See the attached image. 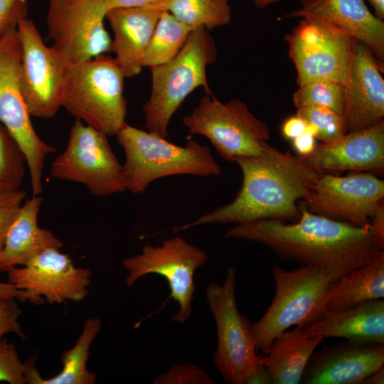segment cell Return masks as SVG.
Segmentation results:
<instances>
[{"label": "cell", "instance_id": "1", "mask_svg": "<svg viewBox=\"0 0 384 384\" xmlns=\"http://www.w3.org/2000/svg\"><path fill=\"white\" fill-rule=\"evenodd\" d=\"M298 206L301 215L295 222L264 219L236 224L225 238L258 242L281 260L324 268L332 283L370 263L383 251L375 243L370 223L355 226Z\"/></svg>", "mask_w": 384, "mask_h": 384}, {"label": "cell", "instance_id": "2", "mask_svg": "<svg viewBox=\"0 0 384 384\" xmlns=\"http://www.w3.org/2000/svg\"><path fill=\"white\" fill-rule=\"evenodd\" d=\"M242 173V183L234 200L174 231L207 223L241 224L271 219L295 222L301 213L297 205L322 171L302 156L282 152L268 142L257 155L235 159Z\"/></svg>", "mask_w": 384, "mask_h": 384}, {"label": "cell", "instance_id": "3", "mask_svg": "<svg viewBox=\"0 0 384 384\" xmlns=\"http://www.w3.org/2000/svg\"><path fill=\"white\" fill-rule=\"evenodd\" d=\"M125 153L122 165L127 190L144 193L155 180L169 176H218L220 167L208 146L186 137L183 146L127 123L115 135Z\"/></svg>", "mask_w": 384, "mask_h": 384}, {"label": "cell", "instance_id": "4", "mask_svg": "<svg viewBox=\"0 0 384 384\" xmlns=\"http://www.w3.org/2000/svg\"><path fill=\"white\" fill-rule=\"evenodd\" d=\"M217 52L210 31L197 28L172 60L150 68L151 93L143 108L149 132L166 139L171 117L191 92L201 87L206 93H213L206 70L215 61Z\"/></svg>", "mask_w": 384, "mask_h": 384}, {"label": "cell", "instance_id": "5", "mask_svg": "<svg viewBox=\"0 0 384 384\" xmlns=\"http://www.w3.org/2000/svg\"><path fill=\"white\" fill-rule=\"evenodd\" d=\"M125 78L114 58L105 53L72 63L62 107L107 137L115 136L126 123Z\"/></svg>", "mask_w": 384, "mask_h": 384}, {"label": "cell", "instance_id": "6", "mask_svg": "<svg viewBox=\"0 0 384 384\" xmlns=\"http://www.w3.org/2000/svg\"><path fill=\"white\" fill-rule=\"evenodd\" d=\"M274 297L265 314L250 325L256 350L267 354L274 339L293 326H303L326 311V298L332 277L322 267L300 265L287 271L274 265Z\"/></svg>", "mask_w": 384, "mask_h": 384}, {"label": "cell", "instance_id": "7", "mask_svg": "<svg viewBox=\"0 0 384 384\" xmlns=\"http://www.w3.org/2000/svg\"><path fill=\"white\" fill-rule=\"evenodd\" d=\"M191 135L206 137L225 160L259 154L270 139L267 124L239 99L220 101L206 93L191 113L183 118Z\"/></svg>", "mask_w": 384, "mask_h": 384}, {"label": "cell", "instance_id": "8", "mask_svg": "<svg viewBox=\"0 0 384 384\" xmlns=\"http://www.w3.org/2000/svg\"><path fill=\"white\" fill-rule=\"evenodd\" d=\"M235 287L236 271L230 267L222 285L210 283L206 289L218 338L213 363L225 382L247 384L262 363L256 353L250 324L238 309Z\"/></svg>", "mask_w": 384, "mask_h": 384}, {"label": "cell", "instance_id": "9", "mask_svg": "<svg viewBox=\"0 0 384 384\" xmlns=\"http://www.w3.org/2000/svg\"><path fill=\"white\" fill-rule=\"evenodd\" d=\"M17 27V26H16ZM16 27L0 37V122L18 143L26 160L33 195L43 191L45 159L55 151L31 123L21 87V46Z\"/></svg>", "mask_w": 384, "mask_h": 384}, {"label": "cell", "instance_id": "10", "mask_svg": "<svg viewBox=\"0 0 384 384\" xmlns=\"http://www.w3.org/2000/svg\"><path fill=\"white\" fill-rule=\"evenodd\" d=\"M21 46V87L31 117H53L62 107L72 62L53 45L47 46L34 22L24 18L17 25Z\"/></svg>", "mask_w": 384, "mask_h": 384}, {"label": "cell", "instance_id": "11", "mask_svg": "<svg viewBox=\"0 0 384 384\" xmlns=\"http://www.w3.org/2000/svg\"><path fill=\"white\" fill-rule=\"evenodd\" d=\"M50 174L62 181L82 183L97 197L127 190L122 165L107 136L77 119L65 151L51 164Z\"/></svg>", "mask_w": 384, "mask_h": 384}, {"label": "cell", "instance_id": "12", "mask_svg": "<svg viewBox=\"0 0 384 384\" xmlns=\"http://www.w3.org/2000/svg\"><path fill=\"white\" fill-rule=\"evenodd\" d=\"M207 260L204 250L181 237H174L159 245H145L140 254L124 260L122 264L127 271L128 287L146 274H156L164 277L170 289L169 299L178 304V311L171 321L182 324L192 314L195 272Z\"/></svg>", "mask_w": 384, "mask_h": 384}, {"label": "cell", "instance_id": "13", "mask_svg": "<svg viewBox=\"0 0 384 384\" xmlns=\"http://www.w3.org/2000/svg\"><path fill=\"white\" fill-rule=\"evenodd\" d=\"M284 39L298 86L316 81L344 83L353 38L314 19L301 18Z\"/></svg>", "mask_w": 384, "mask_h": 384}, {"label": "cell", "instance_id": "14", "mask_svg": "<svg viewBox=\"0 0 384 384\" xmlns=\"http://www.w3.org/2000/svg\"><path fill=\"white\" fill-rule=\"evenodd\" d=\"M107 11L103 0H48V38L72 63L110 52L112 39L104 24Z\"/></svg>", "mask_w": 384, "mask_h": 384}, {"label": "cell", "instance_id": "15", "mask_svg": "<svg viewBox=\"0 0 384 384\" xmlns=\"http://www.w3.org/2000/svg\"><path fill=\"white\" fill-rule=\"evenodd\" d=\"M384 181L368 173L346 176L323 172L302 198L311 213L363 226L383 202Z\"/></svg>", "mask_w": 384, "mask_h": 384}, {"label": "cell", "instance_id": "16", "mask_svg": "<svg viewBox=\"0 0 384 384\" xmlns=\"http://www.w3.org/2000/svg\"><path fill=\"white\" fill-rule=\"evenodd\" d=\"M9 282L23 291L22 301L40 304L80 302L88 294L91 272L74 266L59 248H48L22 267L6 270Z\"/></svg>", "mask_w": 384, "mask_h": 384}, {"label": "cell", "instance_id": "17", "mask_svg": "<svg viewBox=\"0 0 384 384\" xmlns=\"http://www.w3.org/2000/svg\"><path fill=\"white\" fill-rule=\"evenodd\" d=\"M384 64L371 50L353 38L352 57L343 83L344 117L348 132L384 120Z\"/></svg>", "mask_w": 384, "mask_h": 384}, {"label": "cell", "instance_id": "18", "mask_svg": "<svg viewBox=\"0 0 384 384\" xmlns=\"http://www.w3.org/2000/svg\"><path fill=\"white\" fill-rule=\"evenodd\" d=\"M384 366V344L348 340L313 352L302 376L304 384H363Z\"/></svg>", "mask_w": 384, "mask_h": 384}, {"label": "cell", "instance_id": "19", "mask_svg": "<svg viewBox=\"0 0 384 384\" xmlns=\"http://www.w3.org/2000/svg\"><path fill=\"white\" fill-rule=\"evenodd\" d=\"M283 17L321 22L365 44L384 64V22L370 11L364 0H299V7Z\"/></svg>", "mask_w": 384, "mask_h": 384}, {"label": "cell", "instance_id": "20", "mask_svg": "<svg viewBox=\"0 0 384 384\" xmlns=\"http://www.w3.org/2000/svg\"><path fill=\"white\" fill-rule=\"evenodd\" d=\"M323 172L352 171L375 176L384 174V120L356 131L348 132L331 143L316 144L309 156H302Z\"/></svg>", "mask_w": 384, "mask_h": 384}, {"label": "cell", "instance_id": "21", "mask_svg": "<svg viewBox=\"0 0 384 384\" xmlns=\"http://www.w3.org/2000/svg\"><path fill=\"white\" fill-rule=\"evenodd\" d=\"M165 11L158 6L116 9L107 11L106 18L113 32L110 52L126 78L142 70V60L155 26Z\"/></svg>", "mask_w": 384, "mask_h": 384}, {"label": "cell", "instance_id": "22", "mask_svg": "<svg viewBox=\"0 0 384 384\" xmlns=\"http://www.w3.org/2000/svg\"><path fill=\"white\" fill-rule=\"evenodd\" d=\"M302 327L323 338L384 344L383 299L367 301L343 311H326L318 320Z\"/></svg>", "mask_w": 384, "mask_h": 384}, {"label": "cell", "instance_id": "23", "mask_svg": "<svg viewBox=\"0 0 384 384\" xmlns=\"http://www.w3.org/2000/svg\"><path fill=\"white\" fill-rule=\"evenodd\" d=\"M42 198L36 195L23 202L11 225L1 250L0 271L11 267L25 265L43 250L60 249L63 243L49 230L38 225V215Z\"/></svg>", "mask_w": 384, "mask_h": 384}, {"label": "cell", "instance_id": "24", "mask_svg": "<svg viewBox=\"0 0 384 384\" xmlns=\"http://www.w3.org/2000/svg\"><path fill=\"white\" fill-rule=\"evenodd\" d=\"M324 338L296 326L278 335L261 363L270 372L274 384H297L304 368Z\"/></svg>", "mask_w": 384, "mask_h": 384}, {"label": "cell", "instance_id": "25", "mask_svg": "<svg viewBox=\"0 0 384 384\" xmlns=\"http://www.w3.org/2000/svg\"><path fill=\"white\" fill-rule=\"evenodd\" d=\"M384 297V252L365 266L347 273L329 286L326 309L339 311Z\"/></svg>", "mask_w": 384, "mask_h": 384}, {"label": "cell", "instance_id": "26", "mask_svg": "<svg viewBox=\"0 0 384 384\" xmlns=\"http://www.w3.org/2000/svg\"><path fill=\"white\" fill-rule=\"evenodd\" d=\"M101 328L98 318H88L84 323L82 333L73 347L63 353L62 370L56 375L43 378L34 367L32 359L26 361V383L30 384H93L96 375L87 369L91 343Z\"/></svg>", "mask_w": 384, "mask_h": 384}, {"label": "cell", "instance_id": "27", "mask_svg": "<svg viewBox=\"0 0 384 384\" xmlns=\"http://www.w3.org/2000/svg\"><path fill=\"white\" fill-rule=\"evenodd\" d=\"M161 8L192 30L210 31L230 23V0H162Z\"/></svg>", "mask_w": 384, "mask_h": 384}, {"label": "cell", "instance_id": "28", "mask_svg": "<svg viewBox=\"0 0 384 384\" xmlns=\"http://www.w3.org/2000/svg\"><path fill=\"white\" fill-rule=\"evenodd\" d=\"M192 29L167 11L160 16L144 53L142 67L159 65L172 60L185 44Z\"/></svg>", "mask_w": 384, "mask_h": 384}, {"label": "cell", "instance_id": "29", "mask_svg": "<svg viewBox=\"0 0 384 384\" xmlns=\"http://www.w3.org/2000/svg\"><path fill=\"white\" fill-rule=\"evenodd\" d=\"M26 166L22 150L0 122V190L20 189Z\"/></svg>", "mask_w": 384, "mask_h": 384}, {"label": "cell", "instance_id": "30", "mask_svg": "<svg viewBox=\"0 0 384 384\" xmlns=\"http://www.w3.org/2000/svg\"><path fill=\"white\" fill-rule=\"evenodd\" d=\"M292 99L297 109L307 106H321L341 114H344V87L341 83L333 81L306 83L299 86Z\"/></svg>", "mask_w": 384, "mask_h": 384}, {"label": "cell", "instance_id": "31", "mask_svg": "<svg viewBox=\"0 0 384 384\" xmlns=\"http://www.w3.org/2000/svg\"><path fill=\"white\" fill-rule=\"evenodd\" d=\"M297 115L312 125L321 143L334 142L348 132L345 117L329 108L307 106L297 109Z\"/></svg>", "mask_w": 384, "mask_h": 384}, {"label": "cell", "instance_id": "32", "mask_svg": "<svg viewBox=\"0 0 384 384\" xmlns=\"http://www.w3.org/2000/svg\"><path fill=\"white\" fill-rule=\"evenodd\" d=\"M26 362H21L15 346L4 338L0 341V382L26 383Z\"/></svg>", "mask_w": 384, "mask_h": 384}, {"label": "cell", "instance_id": "33", "mask_svg": "<svg viewBox=\"0 0 384 384\" xmlns=\"http://www.w3.org/2000/svg\"><path fill=\"white\" fill-rule=\"evenodd\" d=\"M154 384H214L210 375L191 363L176 364L154 378Z\"/></svg>", "mask_w": 384, "mask_h": 384}, {"label": "cell", "instance_id": "34", "mask_svg": "<svg viewBox=\"0 0 384 384\" xmlns=\"http://www.w3.org/2000/svg\"><path fill=\"white\" fill-rule=\"evenodd\" d=\"M26 193L23 190H0V250L6 233L18 215Z\"/></svg>", "mask_w": 384, "mask_h": 384}, {"label": "cell", "instance_id": "35", "mask_svg": "<svg viewBox=\"0 0 384 384\" xmlns=\"http://www.w3.org/2000/svg\"><path fill=\"white\" fill-rule=\"evenodd\" d=\"M22 311L14 299L0 298V341L9 333L17 334L25 338L18 321Z\"/></svg>", "mask_w": 384, "mask_h": 384}, {"label": "cell", "instance_id": "36", "mask_svg": "<svg viewBox=\"0 0 384 384\" xmlns=\"http://www.w3.org/2000/svg\"><path fill=\"white\" fill-rule=\"evenodd\" d=\"M28 15V0H0V37Z\"/></svg>", "mask_w": 384, "mask_h": 384}, {"label": "cell", "instance_id": "37", "mask_svg": "<svg viewBox=\"0 0 384 384\" xmlns=\"http://www.w3.org/2000/svg\"><path fill=\"white\" fill-rule=\"evenodd\" d=\"M316 132L315 128L307 123L306 131L292 141L293 147L297 155L306 156L310 155L315 149Z\"/></svg>", "mask_w": 384, "mask_h": 384}, {"label": "cell", "instance_id": "38", "mask_svg": "<svg viewBox=\"0 0 384 384\" xmlns=\"http://www.w3.org/2000/svg\"><path fill=\"white\" fill-rule=\"evenodd\" d=\"M373 237L377 246L384 249V203L382 202L370 219Z\"/></svg>", "mask_w": 384, "mask_h": 384}, {"label": "cell", "instance_id": "39", "mask_svg": "<svg viewBox=\"0 0 384 384\" xmlns=\"http://www.w3.org/2000/svg\"><path fill=\"white\" fill-rule=\"evenodd\" d=\"M307 127L306 122L298 115L287 119L282 126L283 136L290 140L303 134Z\"/></svg>", "mask_w": 384, "mask_h": 384}, {"label": "cell", "instance_id": "40", "mask_svg": "<svg viewBox=\"0 0 384 384\" xmlns=\"http://www.w3.org/2000/svg\"><path fill=\"white\" fill-rule=\"evenodd\" d=\"M108 11L144 6L161 7L162 0H103Z\"/></svg>", "mask_w": 384, "mask_h": 384}, {"label": "cell", "instance_id": "41", "mask_svg": "<svg viewBox=\"0 0 384 384\" xmlns=\"http://www.w3.org/2000/svg\"><path fill=\"white\" fill-rule=\"evenodd\" d=\"M272 378L268 370L263 365L252 373L247 381V384H271Z\"/></svg>", "mask_w": 384, "mask_h": 384}, {"label": "cell", "instance_id": "42", "mask_svg": "<svg viewBox=\"0 0 384 384\" xmlns=\"http://www.w3.org/2000/svg\"><path fill=\"white\" fill-rule=\"evenodd\" d=\"M23 291L18 289L13 284L0 282V298L15 299L23 300Z\"/></svg>", "mask_w": 384, "mask_h": 384}, {"label": "cell", "instance_id": "43", "mask_svg": "<svg viewBox=\"0 0 384 384\" xmlns=\"http://www.w3.org/2000/svg\"><path fill=\"white\" fill-rule=\"evenodd\" d=\"M384 383V368L382 367L374 373L368 375L363 384H383Z\"/></svg>", "mask_w": 384, "mask_h": 384}, {"label": "cell", "instance_id": "44", "mask_svg": "<svg viewBox=\"0 0 384 384\" xmlns=\"http://www.w3.org/2000/svg\"><path fill=\"white\" fill-rule=\"evenodd\" d=\"M373 8V14L380 20H384V0H367Z\"/></svg>", "mask_w": 384, "mask_h": 384}, {"label": "cell", "instance_id": "45", "mask_svg": "<svg viewBox=\"0 0 384 384\" xmlns=\"http://www.w3.org/2000/svg\"><path fill=\"white\" fill-rule=\"evenodd\" d=\"M257 9H262L270 5L274 4L281 0H251Z\"/></svg>", "mask_w": 384, "mask_h": 384}, {"label": "cell", "instance_id": "46", "mask_svg": "<svg viewBox=\"0 0 384 384\" xmlns=\"http://www.w3.org/2000/svg\"><path fill=\"white\" fill-rule=\"evenodd\" d=\"M1 260H2V255H1V250H0V264L1 262Z\"/></svg>", "mask_w": 384, "mask_h": 384}]
</instances>
